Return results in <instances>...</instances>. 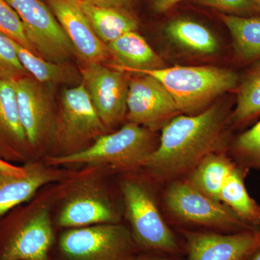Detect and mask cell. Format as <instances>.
<instances>
[{"instance_id":"1","label":"cell","mask_w":260,"mask_h":260,"mask_svg":"<svg viewBox=\"0 0 260 260\" xmlns=\"http://www.w3.org/2000/svg\"><path fill=\"white\" fill-rule=\"evenodd\" d=\"M230 109L228 103L215 104L199 114H179L169 121L143 167L149 177L159 182L180 179L207 155L224 152L232 127Z\"/></svg>"},{"instance_id":"2","label":"cell","mask_w":260,"mask_h":260,"mask_svg":"<svg viewBox=\"0 0 260 260\" xmlns=\"http://www.w3.org/2000/svg\"><path fill=\"white\" fill-rule=\"evenodd\" d=\"M60 189L61 184L51 188L0 218V260H50L55 243L51 206Z\"/></svg>"},{"instance_id":"3","label":"cell","mask_w":260,"mask_h":260,"mask_svg":"<svg viewBox=\"0 0 260 260\" xmlns=\"http://www.w3.org/2000/svg\"><path fill=\"white\" fill-rule=\"evenodd\" d=\"M155 133L135 123L126 122L120 129L98 138L81 151L59 157H46L51 167L86 164L104 170L131 172L144 167L158 146Z\"/></svg>"},{"instance_id":"4","label":"cell","mask_w":260,"mask_h":260,"mask_svg":"<svg viewBox=\"0 0 260 260\" xmlns=\"http://www.w3.org/2000/svg\"><path fill=\"white\" fill-rule=\"evenodd\" d=\"M138 74L151 75L159 80L184 115L199 114L216 98L236 91L240 80L234 70L213 66H174Z\"/></svg>"},{"instance_id":"5","label":"cell","mask_w":260,"mask_h":260,"mask_svg":"<svg viewBox=\"0 0 260 260\" xmlns=\"http://www.w3.org/2000/svg\"><path fill=\"white\" fill-rule=\"evenodd\" d=\"M168 213L181 226L178 229L237 234L255 230L226 205L200 192L187 179L169 182L164 194Z\"/></svg>"},{"instance_id":"6","label":"cell","mask_w":260,"mask_h":260,"mask_svg":"<svg viewBox=\"0 0 260 260\" xmlns=\"http://www.w3.org/2000/svg\"><path fill=\"white\" fill-rule=\"evenodd\" d=\"M96 170L77 174L61 184L58 226L77 229L120 223V213L109 194L102 173Z\"/></svg>"},{"instance_id":"7","label":"cell","mask_w":260,"mask_h":260,"mask_svg":"<svg viewBox=\"0 0 260 260\" xmlns=\"http://www.w3.org/2000/svg\"><path fill=\"white\" fill-rule=\"evenodd\" d=\"M120 188L129 230L140 252L162 251L186 255L184 239H179L162 218L144 181L127 177L121 181Z\"/></svg>"},{"instance_id":"8","label":"cell","mask_w":260,"mask_h":260,"mask_svg":"<svg viewBox=\"0 0 260 260\" xmlns=\"http://www.w3.org/2000/svg\"><path fill=\"white\" fill-rule=\"evenodd\" d=\"M109 133L83 84L64 88L58 106L52 144L47 157L78 153Z\"/></svg>"},{"instance_id":"9","label":"cell","mask_w":260,"mask_h":260,"mask_svg":"<svg viewBox=\"0 0 260 260\" xmlns=\"http://www.w3.org/2000/svg\"><path fill=\"white\" fill-rule=\"evenodd\" d=\"M57 253L58 260H137L140 251L129 228L119 223L68 229Z\"/></svg>"},{"instance_id":"10","label":"cell","mask_w":260,"mask_h":260,"mask_svg":"<svg viewBox=\"0 0 260 260\" xmlns=\"http://www.w3.org/2000/svg\"><path fill=\"white\" fill-rule=\"evenodd\" d=\"M20 123L31 150L32 159L49 155L52 144L58 106L54 87L30 75L14 80Z\"/></svg>"},{"instance_id":"11","label":"cell","mask_w":260,"mask_h":260,"mask_svg":"<svg viewBox=\"0 0 260 260\" xmlns=\"http://www.w3.org/2000/svg\"><path fill=\"white\" fill-rule=\"evenodd\" d=\"M79 70L99 117L112 132L126 120L129 73L103 63L81 64Z\"/></svg>"},{"instance_id":"12","label":"cell","mask_w":260,"mask_h":260,"mask_svg":"<svg viewBox=\"0 0 260 260\" xmlns=\"http://www.w3.org/2000/svg\"><path fill=\"white\" fill-rule=\"evenodd\" d=\"M23 22L38 56L52 62H68L75 55L69 38L49 7L41 0H5Z\"/></svg>"},{"instance_id":"13","label":"cell","mask_w":260,"mask_h":260,"mask_svg":"<svg viewBox=\"0 0 260 260\" xmlns=\"http://www.w3.org/2000/svg\"><path fill=\"white\" fill-rule=\"evenodd\" d=\"M130 78L126 122L155 132L181 114L167 88L151 75L136 74Z\"/></svg>"},{"instance_id":"14","label":"cell","mask_w":260,"mask_h":260,"mask_svg":"<svg viewBox=\"0 0 260 260\" xmlns=\"http://www.w3.org/2000/svg\"><path fill=\"white\" fill-rule=\"evenodd\" d=\"M178 232L185 242L187 260H245L260 246V228L237 234Z\"/></svg>"},{"instance_id":"15","label":"cell","mask_w":260,"mask_h":260,"mask_svg":"<svg viewBox=\"0 0 260 260\" xmlns=\"http://www.w3.org/2000/svg\"><path fill=\"white\" fill-rule=\"evenodd\" d=\"M73 45L81 64L114 60L109 47L95 35L78 0H44Z\"/></svg>"},{"instance_id":"16","label":"cell","mask_w":260,"mask_h":260,"mask_svg":"<svg viewBox=\"0 0 260 260\" xmlns=\"http://www.w3.org/2000/svg\"><path fill=\"white\" fill-rule=\"evenodd\" d=\"M23 165L26 169L25 176L0 174V218L31 200L44 186L66 180L75 174L39 160Z\"/></svg>"},{"instance_id":"17","label":"cell","mask_w":260,"mask_h":260,"mask_svg":"<svg viewBox=\"0 0 260 260\" xmlns=\"http://www.w3.org/2000/svg\"><path fill=\"white\" fill-rule=\"evenodd\" d=\"M0 159L13 164L34 160L19 117L14 80H0Z\"/></svg>"},{"instance_id":"18","label":"cell","mask_w":260,"mask_h":260,"mask_svg":"<svg viewBox=\"0 0 260 260\" xmlns=\"http://www.w3.org/2000/svg\"><path fill=\"white\" fill-rule=\"evenodd\" d=\"M107 47L114 56V60L118 62L113 66L130 74L165 68L160 56L138 31L126 32L108 44Z\"/></svg>"},{"instance_id":"19","label":"cell","mask_w":260,"mask_h":260,"mask_svg":"<svg viewBox=\"0 0 260 260\" xmlns=\"http://www.w3.org/2000/svg\"><path fill=\"white\" fill-rule=\"evenodd\" d=\"M95 35L106 45L130 31H138V22L129 10L78 0Z\"/></svg>"},{"instance_id":"20","label":"cell","mask_w":260,"mask_h":260,"mask_svg":"<svg viewBox=\"0 0 260 260\" xmlns=\"http://www.w3.org/2000/svg\"><path fill=\"white\" fill-rule=\"evenodd\" d=\"M232 39L234 59L237 64L249 66L260 61V16L220 15Z\"/></svg>"},{"instance_id":"21","label":"cell","mask_w":260,"mask_h":260,"mask_svg":"<svg viewBox=\"0 0 260 260\" xmlns=\"http://www.w3.org/2000/svg\"><path fill=\"white\" fill-rule=\"evenodd\" d=\"M19 60L29 75L40 83L56 86L76 85L81 83L80 70L69 62L56 63L46 60L13 40Z\"/></svg>"},{"instance_id":"22","label":"cell","mask_w":260,"mask_h":260,"mask_svg":"<svg viewBox=\"0 0 260 260\" xmlns=\"http://www.w3.org/2000/svg\"><path fill=\"white\" fill-rule=\"evenodd\" d=\"M231 126L240 129L251 124L260 116V61L249 65L241 76L237 90Z\"/></svg>"},{"instance_id":"23","label":"cell","mask_w":260,"mask_h":260,"mask_svg":"<svg viewBox=\"0 0 260 260\" xmlns=\"http://www.w3.org/2000/svg\"><path fill=\"white\" fill-rule=\"evenodd\" d=\"M235 165L224 152L211 153L193 169L187 180L200 192L220 201L222 188Z\"/></svg>"},{"instance_id":"24","label":"cell","mask_w":260,"mask_h":260,"mask_svg":"<svg viewBox=\"0 0 260 260\" xmlns=\"http://www.w3.org/2000/svg\"><path fill=\"white\" fill-rule=\"evenodd\" d=\"M249 170L236 164L222 188L220 201L234 210L246 223L260 227V205L246 190L245 177Z\"/></svg>"},{"instance_id":"25","label":"cell","mask_w":260,"mask_h":260,"mask_svg":"<svg viewBox=\"0 0 260 260\" xmlns=\"http://www.w3.org/2000/svg\"><path fill=\"white\" fill-rule=\"evenodd\" d=\"M165 32L173 43L195 54L210 55L218 50V42L213 32L198 22L177 19L168 24Z\"/></svg>"},{"instance_id":"26","label":"cell","mask_w":260,"mask_h":260,"mask_svg":"<svg viewBox=\"0 0 260 260\" xmlns=\"http://www.w3.org/2000/svg\"><path fill=\"white\" fill-rule=\"evenodd\" d=\"M232 160L244 169L260 171V121L230 143Z\"/></svg>"},{"instance_id":"27","label":"cell","mask_w":260,"mask_h":260,"mask_svg":"<svg viewBox=\"0 0 260 260\" xmlns=\"http://www.w3.org/2000/svg\"><path fill=\"white\" fill-rule=\"evenodd\" d=\"M0 32L37 54L29 42L23 22L16 12L5 0H0Z\"/></svg>"},{"instance_id":"28","label":"cell","mask_w":260,"mask_h":260,"mask_svg":"<svg viewBox=\"0 0 260 260\" xmlns=\"http://www.w3.org/2000/svg\"><path fill=\"white\" fill-rule=\"evenodd\" d=\"M27 75L13 40L0 32V80H15Z\"/></svg>"},{"instance_id":"29","label":"cell","mask_w":260,"mask_h":260,"mask_svg":"<svg viewBox=\"0 0 260 260\" xmlns=\"http://www.w3.org/2000/svg\"><path fill=\"white\" fill-rule=\"evenodd\" d=\"M202 6L239 17L260 16L254 0H194Z\"/></svg>"},{"instance_id":"30","label":"cell","mask_w":260,"mask_h":260,"mask_svg":"<svg viewBox=\"0 0 260 260\" xmlns=\"http://www.w3.org/2000/svg\"><path fill=\"white\" fill-rule=\"evenodd\" d=\"M137 260H184L183 256L169 254L162 251L140 252Z\"/></svg>"},{"instance_id":"31","label":"cell","mask_w":260,"mask_h":260,"mask_svg":"<svg viewBox=\"0 0 260 260\" xmlns=\"http://www.w3.org/2000/svg\"><path fill=\"white\" fill-rule=\"evenodd\" d=\"M0 174H10V175L25 176L26 174V169L24 165L17 166L15 164H10L0 159Z\"/></svg>"},{"instance_id":"32","label":"cell","mask_w":260,"mask_h":260,"mask_svg":"<svg viewBox=\"0 0 260 260\" xmlns=\"http://www.w3.org/2000/svg\"><path fill=\"white\" fill-rule=\"evenodd\" d=\"M88 1L101 6L128 10L134 3L135 0H88Z\"/></svg>"},{"instance_id":"33","label":"cell","mask_w":260,"mask_h":260,"mask_svg":"<svg viewBox=\"0 0 260 260\" xmlns=\"http://www.w3.org/2000/svg\"><path fill=\"white\" fill-rule=\"evenodd\" d=\"M183 0H153L152 8L155 13L161 14L174 8Z\"/></svg>"},{"instance_id":"34","label":"cell","mask_w":260,"mask_h":260,"mask_svg":"<svg viewBox=\"0 0 260 260\" xmlns=\"http://www.w3.org/2000/svg\"><path fill=\"white\" fill-rule=\"evenodd\" d=\"M245 260H260V246L252 251Z\"/></svg>"},{"instance_id":"35","label":"cell","mask_w":260,"mask_h":260,"mask_svg":"<svg viewBox=\"0 0 260 260\" xmlns=\"http://www.w3.org/2000/svg\"><path fill=\"white\" fill-rule=\"evenodd\" d=\"M254 3H255L256 8H257L258 11H259L260 15V0H254Z\"/></svg>"}]
</instances>
